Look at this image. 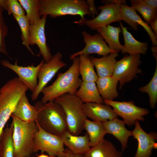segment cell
<instances>
[{"instance_id": "1", "label": "cell", "mask_w": 157, "mask_h": 157, "mask_svg": "<svg viewBox=\"0 0 157 157\" xmlns=\"http://www.w3.org/2000/svg\"><path fill=\"white\" fill-rule=\"evenodd\" d=\"M72 60V65L66 72L59 73L52 84L43 89L41 92L43 95L42 102L53 101L66 93L75 94L82 81L79 78V57H76Z\"/></svg>"}, {"instance_id": "2", "label": "cell", "mask_w": 157, "mask_h": 157, "mask_svg": "<svg viewBox=\"0 0 157 157\" xmlns=\"http://www.w3.org/2000/svg\"><path fill=\"white\" fill-rule=\"evenodd\" d=\"M40 15H49L51 17L67 15H79L81 19L74 22L85 24V16H91L88 5L84 0H40Z\"/></svg>"}, {"instance_id": "3", "label": "cell", "mask_w": 157, "mask_h": 157, "mask_svg": "<svg viewBox=\"0 0 157 157\" xmlns=\"http://www.w3.org/2000/svg\"><path fill=\"white\" fill-rule=\"evenodd\" d=\"M34 106L38 113L35 122L42 129L59 136L67 130L65 113L57 103L54 101L45 103L38 101Z\"/></svg>"}, {"instance_id": "4", "label": "cell", "mask_w": 157, "mask_h": 157, "mask_svg": "<svg viewBox=\"0 0 157 157\" xmlns=\"http://www.w3.org/2000/svg\"><path fill=\"white\" fill-rule=\"evenodd\" d=\"M11 116L13 124L14 157H30L33 153L34 140L38 125L35 122H25L12 115Z\"/></svg>"}, {"instance_id": "5", "label": "cell", "mask_w": 157, "mask_h": 157, "mask_svg": "<svg viewBox=\"0 0 157 157\" xmlns=\"http://www.w3.org/2000/svg\"><path fill=\"white\" fill-rule=\"evenodd\" d=\"M61 106L65 113L67 130L71 134L79 135L83 131L87 118L83 110V103L75 94L66 93L54 101Z\"/></svg>"}, {"instance_id": "6", "label": "cell", "mask_w": 157, "mask_h": 157, "mask_svg": "<svg viewBox=\"0 0 157 157\" xmlns=\"http://www.w3.org/2000/svg\"><path fill=\"white\" fill-rule=\"evenodd\" d=\"M37 123L38 129L34 138L33 153L38 151L57 157H66L65 149L60 136L48 133Z\"/></svg>"}, {"instance_id": "7", "label": "cell", "mask_w": 157, "mask_h": 157, "mask_svg": "<svg viewBox=\"0 0 157 157\" xmlns=\"http://www.w3.org/2000/svg\"><path fill=\"white\" fill-rule=\"evenodd\" d=\"M141 63L139 54L126 55L117 61L112 76L118 80L120 89L136 78L137 74L142 73V70L138 67Z\"/></svg>"}, {"instance_id": "8", "label": "cell", "mask_w": 157, "mask_h": 157, "mask_svg": "<svg viewBox=\"0 0 157 157\" xmlns=\"http://www.w3.org/2000/svg\"><path fill=\"white\" fill-rule=\"evenodd\" d=\"M104 103L112 107L116 115L122 117L125 124L129 126L134 125L136 121H144V116L149 113L148 109L136 106L133 101L106 100H104Z\"/></svg>"}, {"instance_id": "9", "label": "cell", "mask_w": 157, "mask_h": 157, "mask_svg": "<svg viewBox=\"0 0 157 157\" xmlns=\"http://www.w3.org/2000/svg\"><path fill=\"white\" fill-rule=\"evenodd\" d=\"M62 55L58 52L52 56L50 60L42 65L39 70L38 77V84L35 91L31 95L33 101L38 98L43 89L51 80L58 71L62 68L65 66L67 64L62 60Z\"/></svg>"}, {"instance_id": "10", "label": "cell", "mask_w": 157, "mask_h": 157, "mask_svg": "<svg viewBox=\"0 0 157 157\" xmlns=\"http://www.w3.org/2000/svg\"><path fill=\"white\" fill-rule=\"evenodd\" d=\"M81 33L83 38V41L85 44V46L82 50L72 54L70 57V60H72L74 58L81 55H89L96 53L103 56H107L112 53L118 52L110 49L98 33L92 35L84 31Z\"/></svg>"}, {"instance_id": "11", "label": "cell", "mask_w": 157, "mask_h": 157, "mask_svg": "<svg viewBox=\"0 0 157 157\" xmlns=\"http://www.w3.org/2000/svg\"><path fill=\"white\" fill-rule=\"evenodd\" d=\"M121 5L113 3L99 6L97 9L100 10L99 14L92 19H86L85 24L92 30H97L99 27L106 26L113 22L121 21Z\"/></svg>"}, {"instance_id": "12", "label": "cell", "mask_w": 157, "mask_h": 157, "mask_svg": "<svg viewBox=\"0 0 157 157\" xmlns=\"http://www.w3.org/2000/svg\"><path fill=\"white\" fill-rule=\"evenodd\" d=\"M43 60L37 66L33 64L27 66H20L18 65L16 60L14 64L10 63L8 60L3 59L0 63L2 65L11 69L18 76L19 78L24 83L33 93L37 86L38 74L40 67L44 63Z\"/></svg>"}, {"instance_id": "13", "label": "cell", "mask_w": 157, "mask_h": 157, "mask_svg": "<svg viewBox=\"0 0 157 157\" xmlns=\"http://www.w3.org/2000/svg\"><path fill=\"white\" fill-rule=\"evenodd\" d=\"M135 128L132 131V135L138 142L136 152L134 157H150L153 149H157V134L154 132L147 133L142 128L139 121L134 124Z\"/></svg>"}, {"instance_id": "14", "label": "cell", "mask_w": 157, "mask_h": 157, "mask_svg": "<svg viewBox=\"0 0 157 157\" xmlns=\"http://www.w3.org/2000/svg\"><path fill=\"white\" fill-rule=\"evenodd\" d=\"M47 15H43L37 23L30 25L28 44H36L40 49L39 54L42 56L45 62L49 61L52 58L51 50L46 42L45 26Z\"/></svg>"}, {"instance_id": "15", "label": "cell", "mask_w": 157, "mask_h": 157, "mask_svg": "<svg viewBox=\"0 0 157 157\" xmlns=\"http://www.w3.org/2000/svg\"><path fill=\"white\" fill-rule=\"evenodd\" d=\"M120 19L126 23L135 31L138 30V25L142 26L149 36L153 46H157V35L154 33L148 24L138 15L132 6H129L126 4L121 5Z\"/></svg>"}, {"instance_id": "16", "label": "cell", "mask_w": 157, "mask_h": 157, "mask_svg": "<svg viewBox=\"0 0 157 157\" xmlns=\"http://www.w3.org/2000/svg\"><path fill=\"white\" fill-rule=\"evenodd\" d=\"M84 113L87 118L102 122L117 117L111 107L107 104L95 103H83Z\"/></svg>"}, {"instance_id": "17", "label": "cell", "mask_w": 157, "mask_h": 157, "mask_svg": "<svg viewBox=\"0 0 157 157\" xmlns=\"http://www.w3.org/2000/svg\"><path fill=\"white\" fill-rule=\"evenodd\" d=\"M60 137L64 145L74 153L83 155L91 147L87 133L83 136L76 135L67 130Z\"/></svg>"}, {"instance_id": "18", "label": "cell", "mask_w": 157, "mask_h": 157, "mask_svg": "<svg viewBox=\"0 0 157 157\" xmlns=\"http://www.w3.org/2000/svg\"><path fill=\"white\" fill-rule=\"evenodd\" d=\"M102 123L106 134L112 135L119 140L123 152L127 146L129 138L132 136V131L126 129L123 121L117 117Z\"/></svg>"}, {"instance_id": "19", "label": "cell", "mask_w": 157, "mask_h": 157, "mask_svg": "<svg viewBox=\"0 0 157 157\" xmlns=\"http://www.w3.org/2000/svg\"><path fill=\"white\" fill-rule=\"evenodd\" d=\"M12 115L25 122H36L38 117L36 107L30 104L26 93L19 99Z\"/></svg>"}, {"instance_id": "20", "label": "cell", "mask_w": 157, "mask_h": 157, "mask_svg": "<svg viewBox=\"0 0 157 157\" xmlns=\"http://www.w3.org/2000/svg\"><path fill=\"white\" fill-rule=\"evenodd\" d=\"M119 22L124 41V45L121 51L122 53H128L129 55L146 54L148 48V43L141 42L137 40L128 31V28L124 26L121 21Z\"/></svg>"}, {"instance_id": "21", "label": "cell", "mask_w": 157, "mask_h": 157, "mask_svg": "<svg viewBox=\"0 0 157 157\" xmlns=\"http://www.w3.org/2000/svg\"><path fill=\"white\" fill-rule=\"evenodd\" d=\"M118 55V52H113L100 58L90 56L92 65L96 68L98 77L112 76L117 61L116 58Z\"/></svg>"}, {"instance_id": "22", "label": "cell", "mask_w": 157, "mask_h": 157, "mask_svg": "<svg viewBox=\"0 0 157 157\" xmlns=\"http://www.w3.org/2000/svg\"><path fill=\"white\" fill-rule=\"evenodd\" d=\"M83 103L103 104L104 101L100 95L95 82L83 81L75 94Z\"/></svg>"}, {"instance_id": "23", "label": "cell", "mask_w": 157, "mask_h": 157, "mask_svg": "<svg viewBox=\"0 0 157 157\" xmlns=\"http://www.w3.org/2000/svg\"><path fill=\"white\" fill-rule=\"evenodd\" d=\"M118 82V79L112 76L98 78L96 83L104 101L113 100L118 97L117 86Z\"/></svg>"}, {"instance_id": "24", "label": "cell", "mask_w": 157, "mask_h": 157, "mask_svg": "<svg viewBox=\"0 0 157 157\" xmlns=\"http://www.w3.org/2000/svg\"><path fill=\"white\" fill-rule=\"evenodd\" d=\"M97 30L110 49L118 52L121 51L124 46L119 42V34L122 32L120 26L115 27L109 25L99 27Z\"/></svg>"}, {"instance_id": "25", "label": "cell", "mask_w": 157, "mask_h": 157, "mask_svg": "<svg viewBox=\"0 0 157 157\" xmlns=\"http://www.w3.org/2000/svg\"><path fill=\"white\" fill-rule=\"evenodd\" d=\"M83 129L87 131L91 147L98 143L106 134L102 122L91 121L87 118L85 121Z\"/></svg>"}, {"instance_id": "26", "label": "cell", "mask_w": 157, "mask_h": 157, "mask_svg": "<svg viewBox=\"0 0 157 157\" xmlns=\"http://www.w3.org/2000/svg\"><path fill=\"white\" fill-rule=\"evenodd\" d=\"M117 151L112 143L104 138L91 147L83 157H114Z\"/></svg>"}, {"instance_id": "27", "label": "cell", "mask_w": 157, "mask_h": 157, "mask_svg": "<svg viewBox=\"0 0 157 157\" xmlns=\"http://www.w3.org/2000/svg\"><path fill=\"white\" fill-rule=\"evenodd\" d=\"M13 124L4 129L0 140V157H14L15 149L13 139Z\"/></svg>"}, {"instance_id": "28", "label": "cell", "mask_w": 157, "mask_h": 157, "mask_svg": "<svg viewBox=\"0 0 157 157\" xmlns=\"http://www.w3.org/2000/svg\"><path fill=\"white\" fill-rule=\"evenodd\" d=\"M79 72L83 81L95 82L98 77L94 69L89 55L79 56Z\"/></svg>"}, {"instance_id": "29", "label": "cell", "mask_w": 157, "mask_h": 157, "mask_svg": "<svg viewBox=\"0 0 157 157\" xmlns=\"http://www.w3.org/2000/svg\"><path fill=\"white\" fill-rule=\"evenodd\" d=\"M26 13V15L30 25L35 24L40 20L39 14L40 0H19Z\"/></svg>"}, {"instance_id": "30", "label": "cell", "mask_w": 157, "mask_h": 157, "mask_svg": "<svg viewBox=\"0 0 157 157\" xmlns=\"http://www.w3.org/2000/svg\"><path fill=\"white\" fill-rule=\"evenodd\" d=\"M130 1L131 6L141 14L147 24H150L157 18V10L150 7L144 0H131Z\"/></svg>"}, {"instance_id": "31", "label": "cell", "mask_w": 157, "mask_h": 157, "mask_svg": "<svg viewBox=\"0 0 157 157\" xmlns=\"http://www.w3.org/2000/svg\"><path fill=\"white\" fill-rule=\"evenodd\" d=\"M139 91L141 92L147 93L149 95L150 107L154 108L157 102V62L153 76L146 85L140 87Z\"/></svg>"}, {"instance_id": "32", "label": "cell", "mask_w": 157, "mask_h": 157, "mask_svg": "<svg viewBox=\"0 0 157 157\" xmlns=\"http://www.w3.org/2000/svg\"><path fill=\"white\" fill-rule=\"evenodd\" d=\"M13 16L18 24L21 30L22 44L33 55H35L28 44L30 25L26 15L23 16L13 15Z\"/></svg>"}, {"instance_id": "33", "label": "cell", "mask_w": 157, "mask_h": 157, "mask_svg": "<svg viewBox=\"0 0 157 157\" xmlns=\"http://www.w3.org/2000/svg\"><path fill=\"white\" fill-rule=\"evenodd\" d=\"M4 10L0 6V52L11 58L7 52L5 39L8 32V28L5 23L3 17Z\"/></svg>"}, {"instance_id": "34", "label": "cell", "mask_w": 157, "mask_h": 157, "mask_svg": "<svg viewBox=\"0 0 157 157\" xmlns=\"http://www.w3.org/2000/svg\"><path fill=\"white\" fill-rule=\"evenodd\" d=\"M9 15L23 16L25 15L24 10L18 0H7L6 10Z\"/></svg>"}, {"instance_id": "35", "label": "cell", "mask_w": 157, "mask_h": 157, "mask_svg": "<svg viewBox=\"0 0 157 157\" xmlns=\"http://www.w3.org/2000/svg\"><path fill=\"white\" fill-rule=\"evenodd\" d=\"M86 1L88 5L91 15L93 18H94L95 16H97L98 14V11L95 5L94 0H87Z\"/></svg>"}, {"instance_id": "36", "label": "cell", "mask_w": 157, "mask_h": 157, "mask_svg": "<svg viewBox=\"0 0 157 157\" xmlns=\"http://www.w3.org/2000/svg\"><path fill=\"white\" fill-rule=\"evenodd\" d=\"M101 1L104 4L113 3H117L121 5L126 4V1L125 0H102Z\"/></svg>"}, {"instance_id": "37", "label": "cell", "mask_w": 157, "mask_h": 157, "mask_svg": "<svg viewBox=\"0 0 157 157\" xmlns=\"http://www.w3.org/2000/svg\"><path fill=\"white\" fill-rule=\"evenodd\" d=\"M144 1L151 8L157 10V0H144Z\"/></svg>"}, {"instance_id": "38", "label": "cell", "mask_w": 157, "mask_h": 157, "mask_svg": "<svg viewBox=\"0 0 157 157\" xmlns=\"http://www.w3.org/2000/svg\"><path fill=\"white\" fill-rule=\"evenodd\" d=\"M66 157H83V155L74 153L67 148L65 149Z\"/></svg>"}, {"instance_id": "39", "label": "cell", "mask_w": 157, "mask_h": 157, "mask_svg": "<svg viewBox=\"0 0 157 157\" xmlns=\"http://www.w3.org/2000/svg\"><path fill=\"white\" fill-rule=\"evenodd\" d=\"M150 27L155 34L157 35V18L156 19L150 24Z\"/></svg>"}, {"instance_id": "40", "label": "cell", "mask_w": 157, "mask_h": 157, "mask_svg": "<svg viewBox=\"0 0 157 157\" xmlns=\"http://www.w3.org/2000/svg\"><path fill=\"white\" fill-rule=\"evenodd\" d=\"M7 0H0V6L6 10L7 6Z\"/></svg>"}, {"instance_id": "41", "label": "cell", "mask_w": 157, "mask_h": 157, "mask_svg": "<svg viewBox=\"0 0 157 157\" xmlns=\"http://www.w3.org/2000/svg\"><path fill=\"white\" fill-rule=\"evenodd\" d=\"M151 50L153 53V55L155 58L156 61H157V47L156 46H153L151 47Z\"/></svg>"}, {"instance_id": "42", "label": "cell", "mask_w": 157, "mask_h": 157, "mask_svg": "<svg viewBox=\"0 0 157 157\" xmlns=\"http://www.w3.org/2000/svg\"><path fill=\"white\" fill-rule=\"evenodd\" d=\"M33 157H55L54 156L48 155L44 154L42 153L39 155H37Z\"/></svg>"}, {"instance_id": "43", "label": "cell", "mask_w": 157, "mask_h": 157, "mask_svg": "<svg viewBox=\"0 0 157 157\" xmlns=\"http://www.w3.org/2000/svg\"><path fill=\"white\" fill-rule=\"evenodd\" d=\"M114 157H122V154L119 152L117 151Z\"/></svg>"}]
</instances>
